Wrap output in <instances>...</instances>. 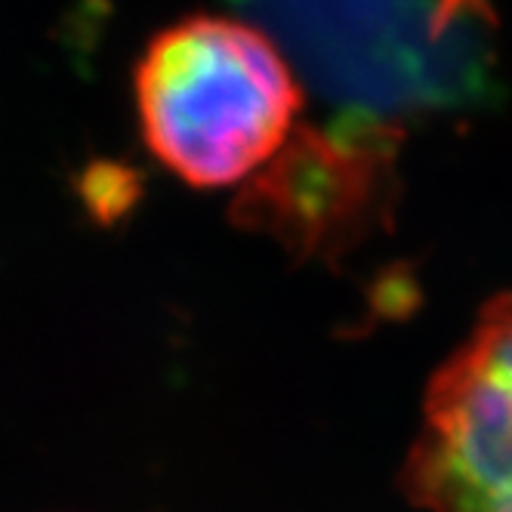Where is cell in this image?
<instances>
[{
    "instance_id": "cell-3",
    "label": "cell",
    "mask_w": 512,
    "mask_h": 512,
    "mask_svg": "<svg viewBox=\"0 0 512 512\" xmlns=\"http://www.w3.org/2000/svg\"><path fill=\"white\" fill-rule=\"evenodd\" d=\"M411 488L432 512H512V297L438 374Z\"/></svg>"
},
{
    "instance_id": "cell-1",
    "label": "cell",
    "mask_w": 512,
    "mask_h": 512,
    "mask_svg": "<svg viewBox=\"0 0 512 512\" xmlns=\"http://www.w3.org/2000/svg\"><path fill=\"white\" fill-rule=\"evenodd\" d=\"M278 47L340 127L401 139L405 124L479 108L494 90L488 0H229Z\"/></svg>"
},
{
    "instance_id": "cell-2",
    "label": "cell",
    "mask_w": 512,
    "mask_h": 512,
    "mask_svg": "<svg viewBox=\"0 0 512 512\" xmlns=\"http://www.w3.org/2000/svg\"><path fill=\"white\" fill-rule=\"evenodd\" d=\"M136 105L158 161L189 186L219 189L284 149L303 90L260 28L192 16L161 31L142 53Z\"/></svg>"
},
{
    "instance_id": "cell-4",
    "label": "cell",
    "mask_w": 512,
    "mask_h": 512,
    "mask_svg": "<svg viewBox=\"0 0 512 512\" xmlns=\"http://www.w3.org/2000/svg\"><path fill=\"white\" fill-rule=\"evenodd\" d=\"M395 136L349 130L331 124L327 130L290 133L287 149L266 176L253 182L241 201L244 216L272 232L315 247L334 238L352 213L364 207L383 186L392 161Z\"/></svg>"
}]
</instances>
